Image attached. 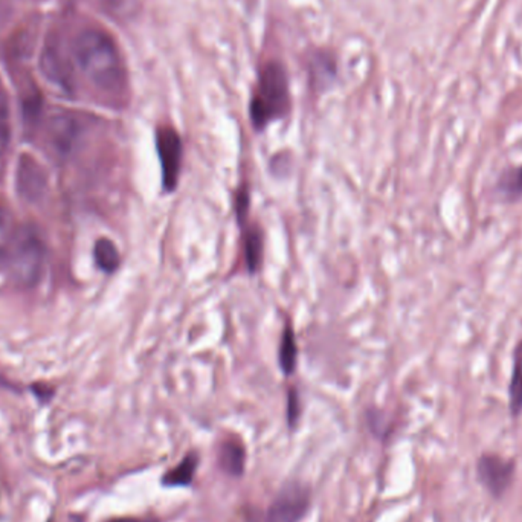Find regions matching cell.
Returning a JSON list of instances; mask_svg holds the SVG:
<instances>
[{"instance_id": "9", "label": "cell", "mask_w": 522, "mask_h": 522, "mask_svg": "<svg viewBox=\"0 0 522 522\" xmlns=\"http://www.w3.org/2000/svg\"><path fill=\"white\" fill-rule=\"evenodd\" d=\"M40 67H42L43 76L49 83L65 92H71V67H67V56L60 47L52 46V45L45 47Z\"/></svg>"}, {"instance_id": "19", "label": "cell", "mask_w": 522, "mask_h": 522, "mask_svg": "<svg viewBox=\"0 0 522 522\" xmlns=\"http://www.w3.org/2000/svg\"><path fill=\"white\" fill-rule=\"evenodd\" d=\"M108 522H160L158 517H118V519H112V521Z\"/></svg>"}, {"instance_id": "17", "label": "cell", "mask_w": 522, "mask_h": 522, "mask_svg": "<svg viewBox=\"0 0 522 522\" xmlns=\"http://www.w3.org/2000/svg\"><path fill=\"white\" fill-rule=\"evenodd\" d=\"M501 189L507 194L508 198H517L522 194V167L521 169H510L503 174Z\"/></svg>"}, {"instance_id": "15", "label": "cell", "mask_w": 522, "mask_h": 522, "mask_svg": "<svg viewBox=\"0 0 522 522\" xmlns=\"http://www.w3.org/2000/svg\"><path fill=\"white\" fill-rule=\"evenodd\" d=\"M510 408L513 415L522 411V341L517 343L513 354L512 382H510Z\"/></svg>"}, {"instance_id": "4", "label": "cell", "mask_w": 522, "mask_h": 522, "mask_svg": "<svg viewBox=\"0 0 522 522\" xmlns=\"http://www.w3.org/2000/svg\"><path fill=\"white\" fill-rule=\"evenodd\" d=\"M311 507V487L302 481H287L257 522H300Z\"/></svg>"}, {"instance_id": "14", "label": "cell", "mask_w": 522, "mask_h": 522, "mask_svg": "<svg viewBox=\"0 0 522 522\" xmlns=\"http://www.w3.org/2000/svg\"><path fill=\"white\" fill-rule=\"evenodd\" d=\"M297 341L291 325L287 324L282 330L281 343H280V365L284 374H292L297 368Z\"/></svg>"}, {"instance_id": "7", "label": "cell", "mask_w": 522, "mask_h": 522, "mask_svg": "<svg viewBox=\"0 0 522 522\" xmlns=\"http://www.w3.org/2000/svg\"><path fill=\"white\" fill-rule=\"evenodd\" d=\"M83 133V124L72 113L60 112L52 115L46 128V141L58 156L71 155L74 147Z\"/></svg>"}, {"instance_id": "1", "label": "cell", "mask_w": 522, "mask_h": 522, "mask_svg": "<svg viewBox=\"0 0 522 522\" xmlns=\"http://www.w3.org/2000/svg\"><path fill=\"white\" fill-rule=\"evenodd\" d=\"M74 56L90 83L106 94H121L126 87V69L118 47L107 34L86 29L76 38Z\"/></svg>"}, {"instance_id": "11", "label": "cell", "mask_w": 522, "mask_h": 522, "mask_svg": "<svg viewBox=\"0 0 522 522\" xmlns=\"http://www.w3.org/2000/svg\"><path fill=\"white\" fill-rule=\"evenodd\" d=\"M198 452H189L182 460L171 467L169 471L165 472L162 476V486L165 487H189L193 483L194 476L199 469Z\"/></svg>"}, {"instance_id": "12", "label": "cell", "mask_w": 522, "mask_h": 522, "mask_svg": "<svg viewBox=\"0 0 522 522\" xmlns=\"http://www.w3.org/2000/svg\"><path fill=\"white\" fill-rule=\"evenodd\" d=\"M245 259L250 272H257L263 260V236L259 226H251L250 230H246Z\"/></svg>"}, {"instance_id": "5", "label": "cell", "mask_w": 522, "mask_h": 522, "mask_svg": "<svg viewBox=\"0 0 522 522\" xmlns=\"http://www.w3.org/2000/svg\"><path fill=\"white\" fill-rule=\"evenodd\" d=\"M156 148L162 169V185L165 191L171 193L179 184L182 167V141L179 133L171 128H160L156 133Z\"/></svg>"}, {"instance_id": "13", "label": "cell", "mask_w": 522, "mask_h": 522, "mask_svg": "<svg viewBox=\"0 0 522 522\" xmlns=\"http://www.w3.org/2000/svg\"><path fill=\"white\" fill-rule=\"evenodd\" d=\"M94 257L98 268L107 273L115 272L121 263L118 248L108 239H99L95 243Z\"/></svg>"}, {"instance_id": "8", "label": "cell", "mask_w": 522, "mask_h": 522, "mask_svg": "<svg viewBox=\"0 0 522 522\" xmlns=\"http://www.w3.org/2000/svg\"><path fill=\"white\" fill-rule=\"evenodd\" d=\"M478 478L486 489L495 496L504 494L513 476V463L498 455L481 456L478 461Z\"/></svg>"}, {"instance_id": "16", "label": "cell", "mask_w": 522, "mask_h": 522, "mask_svg": "<svg viewBox=\"0 0 522 522\" xmlns=\"http://www.w3.org/2000/svg\"><path fill=\"white\" fill-rule=\"evenodd\" d=\"M15 230L17 228L15 226L11 212L6 208L0 207V266L5 260L6 251L13 241Z\"/></svg>"}, {"instance_id": "3", "label": "cell", "mask_w": 522, "mask_h": 522, "mask_svg": "<svg viewBox=\"0 0 522 522\" xmlns=\"http://www.w3.org/2000/svg\"><path fill=\"white\" fill-rule=\"evenodd\" d=\"M289 107L286 74L278 65L264 67L259 89L251 101V118L255 128L263 130L269 123L284 117Z\"/></svg>"}, {"instance_id": "6", "label": "cell", "mask_w": 522, "mask_h": 522, "mask_svg": "<svg viewBox=\"0 0 522 522\" xmlns=\"http://www.w3.org/2000/svg\"><path fill=\"white\" fill-rule=\"evenodd\" d=\"M47 171L40 160L31 155H20L15 169V191L29 205L42 202L47 193Z\"/></svg>"}, {"instance_id": "10", "label": "cell", "mask_w": 522, "mask_h": 522, "mask_svg": "<svg viewBox=\"0 0 522 522\" xmlns=\"http://www.w3.org/2000/svg\"><path fill=\"white\" fill-rule=\"evenodd\" d=\"M217 463L221 472L232 478L243 476L246 467V449L239 437L221 440L217 447Z\"/></svg>"}, {"instance_id": "18", "label": "cell", "mask_w": 522, "mask_h": 522, "mask_svg": "<svg viewBox=\"0 0 522 522\" xmlns=\"http://www.w3.org/2000/svg\"><path fill=\"white\" fill-rule=\"evenodd\" d=\"M298 419H300V397H298L297 391H289L287 395V422L291 428H295Z\"/></svg>"}, {"instance_id": "2", "label": "cell", "mask_w": 522, "mask_h": 522, "mask_svg": "<svg viewBox=\"0 0 522 522\" xmlns=\"http://www.w3.org/2000/svg\"><path fill=\"white\" fill-rule=\"evenodd\" d=\"M2 266L15 286H37L46 268V245L36 228L22 226L15 230Z\"/></svg>"}]
</instances>
